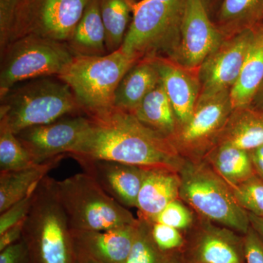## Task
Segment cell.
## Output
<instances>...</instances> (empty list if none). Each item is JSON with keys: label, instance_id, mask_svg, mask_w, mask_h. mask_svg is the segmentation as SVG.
<instances>
[{"label": "cell", "instance_id": "cell-1", "mask_svg": "<svg viewBox=\"0 0 263 263\" xmlns=\"http://www.w3.org/2000/svg\"><path fill=\"white\" fill-rule=\"evenodd\" d=\"M87 117L89 126L67 157L167 167L179 172L186 161L168 138L147 127L133 114L113 107Z\"/></svg>", "mask_w": 263, "mask_h": 263}, {"label": "cell", "instance_id": "cell-2", "mask_svg": "<svg viewBox=\"0 0 263 263\" xmlns=\"http://www.w3.org/2000/svg\"><path fill=\"white\" fill-rule=\"evenodd\" d=\"M1 98L0 122L15 135L27 128L84 114L70 86L49 77L13 87Z\"/></svg>", "mask_w": 263, "mask_h": 263}, {"label": "cell", "instance_id": "cell-3", "mask_svg": "<svg viewBox=\"0 0 263 263\" xmlns=\"http://www.w3.org/2000/svg\"><path fill=\"white\" fill-rule=\"evenodd\" d=\"M22 238L33 263L75 262L70 223L55 193L53 179L48 176L36 186Z\"/></svg>", "mask_w": 263, "mask_h": 263}, {"label": "cell", "instance_id": "cell-4", "mask_svg": "<svg viewBox=\"0 0 263 263\" xmlns=\"http://www.w3.org/2000/svg\"><path fill=\"white\" fill-rule=\"evenodd\" d=\"M179 199L199 218L245 235L250 228L248 212L235 200L232 188L205 161L186 160L179 171Z\"/></svg>", "mask_w": 263, "mask_h": 263}, {"label": "cell", "instance_id": "cell-5", "mask_svg": "<svg viewBox=\"0 0 263 263\" xmlns=\"http://www.w3.org/2000/svg\"><path fill=\"white\" fill-rule=\"evenodd\" d=\"M138 61L121 48L100 57H74L57 78L70 86L84 115L113 108L119 83Z\"/></svg>", "mask_w": 263, "mask_h": 263}, {"label": "cell", "instance_id": "cell-6", "mask_svg": "<svg viewBox=\"0 0 263 263\" xmlns=\"http://www.w3.org/2000/svg\"><path fill=\"white\" fill-rule=\"evenodd\" d=\"M53 188L71 230L103 231L138 222L127 208L109 196L86 173L62 181L53 179Z\"/></svg>", "mask_w": 263, "mask_h": 263}, {"label": "cell", "instance_id": "cell-7", "mask_svg": "<svg viewBox=\"0 0 263 263\" xmlns=\"http://www.w3.org/2000/svg\"><path fill=\"white\" fill-rule=\"evenodd\" d=\"M74 57L66 43L37 36L15 40L0 53V98L19 82L57 77Z\"/></svg>", "mask_w": 263, "mask_h": 263}, {"label": "cell", "instance_id": "cell-8", "mask_svg": "<svg viewBox=\"0 0 263 263\" xmlns=\"http://www.w3.org/2000/svg\"><path fill=\"white\" fill-rule=\"evenodd\" d=\"M183 5L174 6L157 0L136 2L121 49L137 60L158 56L160 51L171 56L179 41Z\"/></svg>", "mask_w": 263, "mask_h": 263}, {"label": "cell", "instance_id": "cell-9", "mask_svg": "<svg viewBox=\"0 0 263 263\" xmlns=\"http://www.w3.org/2000/svg\"><path fill=\"white\" fill-rule=\"evenodd\" d=\"M233 110L230 90L200 95L187 122L170 141L185 160L202 161L217 144Z\"/></svg>", "mask_w": 263, "mask_h": 263}, {"label": "cell", "instance_id": "cell-10", "mask_svg": "<svg viewBox=\"0 0 263 263\" xmlns=\"http://www.w3.org/2000/svg\"><path fill=\"white\" fill-rule=\"evenodd\" d=\"M89 2L18 0L10 43L26 36L67 43Z\"/></svg>", "mask_w": 263, "mask_h": 263}, {"label": "cell", "instance_id": "cell-11", "mask_svg": "<svg viewBox=\"0 0 263 263\" xmlns=\"http://www.w3.org/2000/svg\"><path fill=\"white\" fill-rule=\"evenodd\" d=\"M224 37L209 18L203 0H185L179 41L169 58L183 67L198 70Z\"/></svg>", "mask_w": 263, "mask_h": 263}, {"label": "cell", "instance_id": "cell-12", "mask_svg": "<svg viewBox=\"0 0 263 263\" xmlns=\"http://www.w3.org/2000/svg\"><path fill=\"white\" fill-rule=\"evenodd\" d=\"M183 250L187 263H246L243 235L197 216Z\"/></svg>", "mask_w": 263, "mask_h": 263}, {"label": "cell", "instance_id": "cell-13", "mask_svg": "<svg viewBox=\"0 0 263 263\" xmlns=\"http://www.w3.org/2000/svg\"><path fill=\"white\" fill-rule=\"evenodd\" d=\"M254 35V28L226 36L199 68L200 95L230 90L238 80Z\"/></svg>", "mask_w": 263, "mask_h": 263}, {"label": "cell", "instance_id": "cell-14", "mask_svg": "<svg viewBox=\"0 0 263 263\" xmlns=\"http://www.w3.org/2000/svg\"><path fill=\"white\" fill-rule=\"evenodd\" d=\"M86 115H72L54 122L24 129L16 136L37 163L67 154L89 126Z\"/></svg>", "mask_w": 263, "mask_h": 263}, {"label": "cell", "instance_id": "cell-15", "mask_svg": "<svg viewBox=\"0 0 263 263\" xmlns=\"http://www.w3.org/2000/svg\"><path fill=\"white\" fill-rule=\"evenodd\" d=\"M73 159L109 196L127 209L136 208L144 167L98 159Z\"/></svg>", "mask_w": 263, "mask_h": 263}, {"label": "cell", "instance_id": "cell-16", "mask_svg": "<svg viewBox=\"0 0 263 263\" xmlns=\"http://www.w3.org/2000/svg\"><path fill=\"white\" fill-rule=\"evenodd\" d=\"M138 224L103 231L71 230L74 252L105 263H126Z\"/></svg>", "mask_w": 263, "mask_h": 263}, {"label": "cell", "instance_id": "cell-17", "mask_svg": "<svg viewBox=\"0 0 263 263\" xmlns=\"http://www.w3.org/2000/svg\"><path fill=\"white\" fill-rule=\"evenodd\" d=\"M154 57L161 81L174 108L179 129L190 119L200 97L201 86L199 69L183 67L169 57Z\"/></svg>", "mask_w": 263, "mask_h": 263}, {"label": "cell", "instance_id": "cell-18", "mask_svg": "<svg viewBox=\"0 0 263 263\" xmlns=\"http://www.w3.org/2000/svg\"><path fill=\"white\" fill-rule=\"evenodd\" d=\"M179 171L167 167H144V176L137 200L138 219L151 222L170 202L179 199Z\"/></svg>", "mask_w": 263, "mask_h": 263}, {"label": "cell", "instance_id": "cell-19", "mask_svg": "<svg viewBox=\"0 0 263 263\" xmlns=\"http://www.w3.org/2000/svg\"><path fill=\"white\" fill-rule=\"evenodd\" d=\"M161 80L155 57L141 59L127 71L118 86L114 106L134 113L136 108Z\"/></svg>", "mask_w": 263, "mask_h": 263}, {"label": "cell", "instance_id": "cell-20", "mask_svg": "<svg viewBox=\"0 0 263 263\" xmlns=\"http://www.w3.org/2000/svg\"><path fill=\"white\" fill-rule=\"evenodd\" d=\"M217 144L230 145L249 152L262 146L263 111L251 105L233 109Z\"/></svg>", "mask_w": 263, "mask_h": 263}, {"label": "cell", "instance_id": "cell-21", "mask_svg": "<svg viewBox=\"0 0 263 263\" xmlns=\"http://www.w3.org/2000/svg\"><path fill=\"white\" fill-rule=\"evenodd\" d=\"M263 81V23L254 28V35L238 80L230 89L233 109L250 106Z\"/></svg>", "mask_w": 263, "mask_h": 263}, {"label": "cell", "instance_id": "cell-22", "mask_svg": "<svg viewBox=\"0 0 263 263\" xmlns=\"http://www.w3.org/2000/svg\"><path fill=\"white\" fill-rule=\"evenodd\" d=\"M66 157L59 156L25 168L0 171V214L28 195Z\"/></svg>", "mask_w": 263, "mask_h": 263}, {"label": "cell", "instance_id": "cell-23", "mask_svg": "<svg viewBox=\"0 0 263 263\" xmlns=\"http://www.w3.org/2000/svg\"><path fill=\"white\" fill-rule=\"evenodd\" d=\"M66 43L75 57H100L108 53L99 0H90L72 36Z\"/></svg>", "mask_w": 263, "mask_h": 263}, {"label": "cell", "instance_id": "cell-24", "mask_svg": "<svg viewBox=\"0 0 263 263\" xmlns=\"http://www.w3.org/2000/svg\"><path fill=\"white\" fill-rule=\"evenodd\" d=\"M202 160L231 188L257 175L250 152L230 145H216Z\"/></svg>", "mask_w": 263, "mask_h": 263}, {"label": "cell", "instance_id": "cell-25", "mask_svg": "<svg viewBox=\"0 0 263 263\" xmlns=\"http://www.w3.org/2000/svg\"><path fill=\"white\" fill-rule=\"evenodd\" d=\"M133 114L147 127L169 140L177 131V119L161 80Z\"/></svg>", "mask_w": 263, "mask_h": 263}, {"label": "cell", "instance_id": "cell-26", "mask_svg": "<svg viewBox=\"0 0 263 263\" xmlns=\"http://www.w3.org/2000/svg\"><path fill=\"white\" fill-rule=\"evenodd\" d=\"M218 21L226 36L263 23V0H222Z\"/></svg>", "mask_w": 263, "mask_h": 263}, {"label": "cell", "instance_id": "cell-27", "mask_svg": "<svg viewBox=\"0 0 263 263\" xmlns=\"http://www.w3.org/2000/svg\"><path fill=\"white\" fill-rule=\"evenodd\" d=\"M100 13L106 34L108 53L122 46L133 14L135 0H99Z\"/></svg>", "mask_w": 263, "mask_h": 263}, {"label": "cell", "instance_id": "cell-28", "mask_svg": "<svg viewBox=\"0 0 263 263\" xmlns=\"http://www.w3.org/2000/svg\"><path fill=\"white\" fill-rule=\"evenodd\" d=\"M36 162L5 123L0 122V171L25 168Z\"/></svg>", "mask_w": 263, "mask_h": 263}, {"label": "cell", "instance_id": "cell-29", "mask_svg": "<svg viewBox=\"0 0 263 263\" xmlns=\"http://www.w3.org/2000/svg\"><path fill=\"white\" fill-rule=\"evenodd\" d=\"M175 254L161 251L151 235L149 223L138 219L134 243L126 263H171Z\"/></svg>", "mask_w": 263, "mask_h": 263}, {"label": "cell", "instance_id": "cell-30", "mask_svg": "<svg viewBox=\"0 0 263 263\" xmlns=\"http://www.w3.org/2000/svg\"><path fill=\"white\" fill-rule=\"evenodd\" d=\"M240 207L246 212L263 218V179L256 175L232 188Z\"/></svg>", "mask_w": 263, "mask_h": 263}, {"label": "cell", "instance_id": "cell-31", "mask_svg": "<svg viewBox=\"0 0 263 263\" xmlns=\"http://www.w3.org/2000/svg\"><path fill=\"white\" fill-rule=\"evenodd\" d=\"M197 219V216L191 208L181 199H176L170 202L151 222L166 224L181 230L183 233H187L195 224Z\"/></svg>", "mask_w": 263, "mask_h": 263}, {"label": "cell", "instance_id": "cell-32", "mask_svg": "<svg viewBox=\"0 0 263 263\" xmlns=\"http://www.w3.org/2000/svg\"><path fill=\"white\" fill-rule=\"evenodd\" d=\"M149 224L151 235L161 251L165 253H176L184 248L186 240L181 230L160 223Z\"/></svg>", "mask_w": 263, "mask_h": 263}, {"label": "cell", "instance_id": "cell-33", "mask_svg": "<svg viewBox=\"0 0 263 263\" xmlns=\"http://www.w3.org/2000/svg\"><path fill=\"white\" fill-rule=\"evenodd\" d=\"M36 186L22 200L15 202L4 212L1 213L0 214V235L3 234L7 230L9 229L10 227L15 226L19 221L26 219L32 205Z\"/></svg>", "mask_w": 263, "mask_h": 263}, {"label": "cell", "instance_id": "cell-34", "mask_svg": "<svg viewBox=\"0 0 263 263\" xmlns=\"http://www.w3.org/2000/svg\"><path fill=\"white\" fill-rule=\"evenodd\" d=\"M18 0H0V53L10 44Z\"/></svg>", "mask_w": 263, "mask_h": 263}, {"label": "cell", "instance_id": "cell-35", "mask_svg": "<svg viewBox=\"0 0 263 263\" xmlns=\"http://www.w3.org/2000/svg\"><path fill=\"white\" fill-rule=\"evenodd\" d=\"M246 263H263V238L250 227L243 235Z\"/></svg>", "mask_w": 263, "mask_h": 263}, {"label": "cell", "instance_id": "cell-36", "mask_svg": "<svg viewBox=\"0 0 263 263\" xmlns=\"http://www.w3.org/2000/svg\"><path fill=\"white\" fill-rule=\"evenodd\" d=\"M0 252V263H33L28 245L23 238Z\"/></svg>", "mask_w": 263, "mask_h": 263}, {"label": "cell", "instance_id": "cell-37", "mask_svg": "<svg viewBox=\"0 0 263 263\" xmlns=\"http://www.w3.org/2000/svg\"><path fill=\"white\" fill-rule=\"evenodd\" d=\"M25 220L26 219H24V220L19 221L0 235V251L22 239Z\"/></svg>", "mask_w": 263, "mask_h": 263}, {"label": "cell", "instance_id": "cell-38", "mask_svg": "<svg viewBox=\"0 0 263 263\" xmlns=\"http://www.w3.org/2000/svg\"><path fill=\"white\" fill-rule=\"evenodd\" d=\"M250 155L256 174L263 179V145L250 151Z\"/></svg>", "mask_w": 263, "mask_h": 263}, {"label": "cell", "instance_id": "cell-39", "mask_svg": "<svg viewBox=\"0 0 263 263\" xmlns=\"http://www.w3.org/2000/svg\"><path fill=\"white\" fill-rule=\"evenodd\" d=\"M250 226L263 238V218L248 213Z\"/></svg>", "mask_w": 263, "mask_h": 263}, {"label": "cell", "instance_id": "cell-40", "mask_svg": "<svg viewBox=\"0 0 263 263\" xmlns=\"http://www.w3.org/2000/svg\"><path fill=\"white\" fill-rule=\"evenodd\" d=\"M251 106L263 111V81L254 95Z\"/></svg>", "mask_w": 263, "mask_h": 263}, {"label": "cell", "instance_id": "cell-41", "mask_svg": "<svg viewBox=\"0 0 263 263\" xmlns=\"http://www.w3.org/2000/svg\"><path fill=\"white\" fill-rule=\"evenodd\" d=\"M74 263H105L97 260V259L91 258V257H86V256L81 255V254H75V262Z\"/></svg>", "mask_w": 263, "mask_h": 263}, {"label": "cell", "instance_id": "cell-42", "mask_svg": "<svg viewBox=\"0 0 263 263\" xmlns=\"http://www.w3.org/2000/svg\"><path fill=\"white\" fill-rule=\"evenodd\" d=\"M157 1L162 2L174 6H183L185 3V0H157Z\"/></svg>", "mask_w": 263, "mask_h": 263}, {"label": "cell", "instance_id": "cell-43", "mask_svg": "<svg viewBox=\"0 0 263 263\" xmlns=\"http://www.w3.org/2000/svg\"><path fill=\"white\" fill-rule=\"evenodd\" d=\"M171 263H187L186 262L184 259H183V256L181 257L179 254H175L174 257H173L172 261Z\"/></svg>", "mask_w": 263, "mask_h": 263}, {"label": "cell", "instance_id": "cell-44", "mask_svg": "<svg viewBox=\"0 0 263 263\" xmlns=\"http://www.w3.org/2000/svg\"><path fill=\"white\" fill-rule=\"evenodd\" d=\"M204 3H205V4H206L207 0H203Z\"/></svg>", "mask_w": 263, "mask_h": 263}]
</instances>
